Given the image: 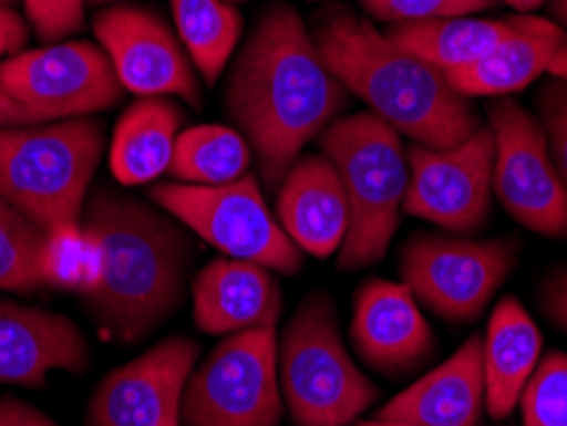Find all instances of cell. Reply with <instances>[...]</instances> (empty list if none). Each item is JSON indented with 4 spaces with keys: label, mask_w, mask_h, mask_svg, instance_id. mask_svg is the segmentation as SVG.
<instances>
[{
    "label": "cell",
    "mask_w": 567,
    "mask_h": 426,
    "mask_svg": "<svg viewBox=\"0 0 567 426\" xmlns=\"http://www.w3.org/2000/svg\"><path fill=\"white\" fill-rule=\"evenodd\" d=\"M491 133L494 191L508 215L539 236H567V195L539 121L504 97L491 107Z\"/></svg>",
    "instance_id": "30bf717a"
},
{
    "label": "cell",
    "mask_w": 567,
    "mask_h": 426,
    "mask_svg": "<svg viewBox=\"0 0 567 426\" xmlns=\"http://www.w3.org/2000/svg\"><path fill=\"white\" fill-rule=\"evenodd\" d=\"M187 115L166 97H138L115 123L111 172L126 187L154 181L169 172L174 146Z\"/></svg>",
    "instance_id": "7402d4cb"
},
{
    "label": "cell",
    "mask_w": 567,
    "mask_h": 426,
    "mask_svg": "<svg viewBox=\"0 0 567 426\" xmlns=\"http://www.w3.org/2000/svg\"><path fill=\"white\" fill-rule=\"evenodd\" d=\"M82 228L105 256L97 287L82 297L93 320L123 342H138L177 312L195 246L162 207L100 187L82 210Z\"/></svg>",
    "instance_id": "7a4b0ae2"
},
{
    "label": "cell",
    "mask_w": 567,
    "mask_h": 426,
    "mask_svg": "<svg viewBox=\"0 0 567 426\" xmlns=\"http://www.w3.org/2000/svg\"><path fill=\"white\" fill-rule=\"evenodd\" d=\"M90 3H93V6H103V3H118V0H90ZM121 3H123V0H121Z\"/></svg>",
    "instance_id": "ab89813d"
},
{
    "label": "cell",
    "mask_w": 567,
    "mask_h": 426,
    "mask_svg": "<svg viewBox=\"0 0 567 426\" xmlns=\"http://www.w3.org/2000/svg\"><path fill=\"white\" fill-rule=\"evenodd\" d=\"M0 90L37 123L87 118L118 105L123 85L103 49L56 41L0 62Z\"/></svg>",
    "instance_id": "9c48e42d"
},
{
    "label": "cell",
    "mask_w": 567,
    "mask_h": 426,
    "mask_svg": "<svg viewBox=\"0 0 567 426\" xmlns=\"http://www.w3.org/2000/svg\"><path fill=\"white\" fill-rule=\"evenodd\" d=\"M350 337L358 355L381 373H406L435 347L432 328L406 283L365 281L355 294Z\"/></svg>",
    "instance_id": "2e32d148"
},
{
    "label": "cell",
    "mask_w": 567,
    "mask_h": 426,
    "mask_svg": "<svg viewBox=\"0 0 567 426\" xmlns=\"http://www.w3.org/2000/svg\"><path fill=\"white\" fill-rule=\"evenodd\" d=\"M539 350L542 335L527 309L512 297L502 299L483 337V383L494 419H504L519 406L522 391L539 365Z\"/></svg>",
    "instance_id": "44dd1931"
},
{
    "label": "cell",
    "mask_w": 567,
    "mask_h": 426,
    "mask_svg": "<svg viewBox=\"0 0 567 426\" xmlns=\"http://www.w3.org/2000/svg\"><path fill=\"white\" fill-rule=\"evenodd\" d=\"M524 426H567V355L549 353L519 398Z\"/></svg>",
    "instance_id": "83f0119b"
},
{
    "label": "cell",
    "mask_w": 567,
    "mask_h": 426,
    "mask_svg": "<svg viewBox=\"0 0 567 426\" xmlns=\"http://www.w3.org/2000/svg\"><path fill=\"white\" fill-rule=\"evenodd\" d=\"M44 230L0 197V289L37 294L47 289L41 279Z\"/></svg>",
    "instance_id": "4316f807"
},
{
    "label": "cell",
    "mask_w": 567,
    "mask_h": 426,
    "mask_svg": "<svg viewBox=\"0 0 567 426\" xmlns=\"http://www.w3.org/2000/svg\"><path fill=\"white\" fill-rule=\"evenodd\" d=\"M254 148L228 125H192L179 133L169 174L182 184L223 187L246 177Z\"/></svg>",
    "instance_id": "d4e9b609"
},
{
    "label": "cell",
    "mask_w": 567,
    "mask_h": 426,
    "mask_svg": "<svg viewBox=\"0 0 567 426\" xmlns=\"http://www.w3.org/2000/svg\"><path fill=\"white\" fill-rule=\"evenodd\" d=\"M320 152L346 187L350 228L340 246V269L379 263L399 228L410 187V156L402 138L373 113L338 118L322 131Z\"/></svg>",
    "instance_id": "277c9868"
},
{
    "label": "cell",
    "mask_w": 567,
    "mask_h": 426,
    "mask_svg": "<svg viewBox=\"0 0 567 426\" xmlns=\"http://www.w3.org/2000/svg\"><path fill=\"white\" fill-rule=\"evenodd\" d=\"M542 306L549 320L567 330V271L555 273L542 289Z\"/></svg>",
    "instance_id": "836d02e7"
},
{
    "label": "cell",
    "mask_w": 567,
    "mask_h": 426,
    "mask_svg": "<svg viewBox=\"0 0 567 426\" xmlns=\"http://www.w3.org/2000/svg\"><path fill=\"white\" fill-rule=\"evenodd\" d=\"M358 426H420V424H404V422H379V419H373V422H361Z\"/></svg>",
    "instance_id": "f35d334b"
},
{
    "label": "cell",
    "mask_w": 567,
    "mask_h": 426,
    "mask_svg": "<svg viewBox=\"0 0 567 426\" xmlns=\"http://www.w3.org/2000/svg\"><path fill=\"white\" fill-rule=\"evenodd\" d=\"M371 19L381 23H412L435 19H463L491 11L496 0H358Z\"/></svg>",
    "instance_id": "f1b7e54d"
},
{
    "label": "cell",
    "mask_w": 567,
    "mask_h": 426,
    "mask_svg": "<svg viewBox=\"0 0 567 426\" xmlns=\"http://www.w3.org/2000/svg\"><path fill=\"white\" fill-rule=\"evenodd\" d=\"M281 398L277 330L236 332L192 371L182 398V424L277 426Z\"/></svg>",
    "instance_id": "ba28073f"
},
{
    "label": "cell",
    "mask_w": 567,
    "mask_h": 426,
    "mask_svg": "<svg viewBox=\"0 0 567 426\" xmlns=\"http://www.w3.org/2000/svg\"><path fill=\"white\" fill-rule=\"evenodd\" d=\"M33 123L37 121L31 118V113L23 111L16 100H11L3 90H0V128H6V125H33Z\"/></svg>",
    "instance_id": "e575fe53"
},
{
    "label": "cell",
    "mask_w": 567,
    "mask_h": 426,
    "mask_svg": "<svg viewBox=\"0 0 567 426\" xmlns=\"http://www.w3.org/2000/svg\"><path fill=\"white\" fill-rule=\"evenodd\" d=\"M348 105V90L317 52L312 31L289 6H274L256 29L228 82V111L277 187L312 138Z\"/></svg>",
    "instance_id": "6da1fadb"
},
{
    "label": "cell",
    "mask_w": 567,
    "mask_h": 426,
    "mask_svg": "<svg viewBox=\"0 0 567 426\" xmlns=\"http://www.w3.org/2000/svg\"><path fill=\"white\" fill-rule=\"evenodd\" d=\"M565 41L567 31L557 23L537 15H514L508 19L506 37L483 60L447 74V82L463 97L512 95L547 74Z\"/></svg>",
    "instance_id": "ffe728a7"
},
{
    "label": "cell",
    "mask_w": 567,
    "mask_h": 426,
    "mask_svg": "<svg viewBox=\"0 0 567 426\" xmlns=\"http://www.w3.org/2000/svg\"><path fill=\"white\" fill-rule=\"evenodd\" d=\"M93 29L123 87L138 97L174 95L195 107L203 103L195 64L152 8L111 6L95 15Z\"/></svg>",
    "instance_id": "4fadbf2b"
},
{
    "label": "cell",
    "mask_w": 567,
    "mask_h": 426,
    "mask_svg": "<svg viewBox=\"0 0 567 426\" xmlns=\"http://www.w3.org/2000/svg\"><path fill=\"white\" fill-rule=\"evenodd\" d=\"M506 33L508 19L478 21L463 15V19L394 23L386 31V39L402 52L435 66L447 77V74L461 72L465 66L483 60Z\"/></svg>",
    "instance_id": "603a6c76"
},
{
    "label": "cell",
    "mask_w": 567,
    "mask_h": 426,
    "mask_svg": "<svg viewBox=\"0 0 567 426\" xmlns=\"http://www.w3.org/2000/svg\"><path fill=\"white\" fill-rule=\"evenodd\" d=\"M39 266L47 287L78 291L80 297H85L103 279L105 256L82 222L72 220L44 232Z\"/></svg>",
    "instance_id": "484cf974"
},
{
    "label": "cell",
    "mask_w": 567,
    "mask_h": 426,
    "mask_svg": "<svg viewBox=\"0 0 567 426\" xmlns=\"http://www.w3.org/2000/svg\"><path fill=\"white\" fill-rule=\"evenodd\" d=\"M547 74H553L555 80L567 82V41L560 46V52L555 54V60H553V64H549Z\"/></svg>",
    "instance_id": "d590c367"
},
{
    "label": "cell",
    "mask_w": 567,
    "mask_h": 426,
    "mask_svg": "<svg viewBox=\"0 0 567 426\" xmlns=\"http://www.w3.org/2000/svg\"><path fill=\"white\" fill-rule=\"evenodd\" d=\"M312 37L340 85L420 146L453 148L481 128L468 97L445 74L402 52L386 33L348 8L336 6L322 13Z\"/></svg>",
    "instance_id": "3957f363"
},
{
    "label": "cell",
    "mask_w": 567,
    "mask_h": 426,
    "mask_svg": "<svg viewBox=\"0 0 567 426\" xmlns=\"http://www.w3.org/2000/svg\"><path fill=\"white\" fill-rule=\"evenodd\" d=\"M514 266L506 240L420 236L402 250V276L412 294L450 322L475 320Z\"/></svg>",
    "instance_id": "8fae6325"
},
{
    "label": "cell",
    "mask_w": 567,
    "mask_h": 426,
    "mask_svg": "<svg viewBox=\"0 0 567 426\" xmlns=\"http://www.w3.org/2000/svg\"><path fill=\"white\" fill-rule=\"evenodd\" d=\"M199 347L172 337L105 375L90 401L87 426H182V398Z\"/></svg>",
    "instance_id": "5bb4252c"
},
{
    "label": "cell",
    "mask_w": 567,
    "mask_h": 426,
    "mask_svg": "<svg viewBox=\"0 0 567 426\" xmlns=\"http://www.w3.org/2000/svg\"><path fill=\"white\" fill-rule=\"evenodd\" d=\"M277 217L291 243L315 258H330L343 246L350 228L346 187L322 154L291 164L281 179Z\"/></svg>",
    "instance_id": "ac0fdd59"
},
{
    "label": "cell",
    "mask_w": 567,
    "mask_h": 426,
    "mask_svg": "<svg viewBox=\"0 0 567 426\" xmlns=\"http://www.w3.org/2000/svg\"><path fill=\"white\" fill-rule=\"evenodd\" d=\"M90 345L70 316L0 299V383L41 388L52 371L85 373Z\"/></svg>",
    "instance_id": "9a60e30c"
},
{
    "label": "cell",
    "mask_w": 567,
    "mask_h": 426,
    "mask_svg": "<svg viewBox=\"0 0 567 426\" xmlns=\"http://www.w3.org/2000/svg\"><path fill=\"white\" fill-rule=\"evenodd\" d=\"M539 125L547 136L549 156H553L557 177L567 195V82L553 80L537 95Z\"/></svg>",
    "instance_id": "f546056e"
},
{
    "label": "cell",
    "mask_w": 567,
    "mask_h": 426,
    "mask_svg": "<svg viewBox=\"0 0 567 426\" xmlns=\"http://www.w3.org/2000/svg\"><path fill=\"white\" fill-rule=\"evenodd\" d=\"M483 404V340L473 335L435 371L391 398L377 419L420 426H478Z\"/></svg>",
    "instance_id": "d6986e66"
},
{
    "label": "cell",
    "mask_w": 567,
    "mask_h": 426,
    "mask_svg": "<svg viewBox=\"0 0 567 426\" xmlns=\"http://www.w3.org/2000/svg\"><path fill=\"white\" fill-rule=\"evenodd\" d=\"M103 133L93 118L0 128V197L44 232L80 220L103 156Z\"/></svg>",
    "instance_id": "5b68a950"
},
{
    "label": "cell",
    "mask_w": 567,
    "mask_h": 426,
    "mask_svg": "<svg viewBox=\"0 0 567 426\" xmlns=\"http://www.w3.org/2000/svg\"><path fill=\"white\" fill-rule=\"evenodd\" d=\"M192 309L199 332L236 335L274 328L281 314V291L266 266L218 258L192 281Z\"/></svg>",
    "instance_id": "e0dca14e"
},
{
    "label": "cell",
    "mask_w": 567,
    "mask_h": 426,
    "mask_svg": "<svg viewBox=\"0 0 567 426\" xmlns=\"http://www.w3.org/2000/svg\"><path fill=\"white\" fill-rule=\"evenodd\" d=\"M13 3V0H0V6H11Z\"/></svg>",
    "instance_id": "b9f144b4"
},
{
    "label": "cell",
    "mask_w": 567,
    "mask_h": 426,
    "mask_svg": "<svg viewBox=\"0 0 567 426\" xmlns=\"http://www.w3.org/2000/svg\"><path fill=\"white\" fill-rule=\"evenodd\" d=\"M0 426H60L44 412L33 408L13 396L0 398Z\"/></svg>",
    "instance_id": "d6a6232c"
},
{
    "label": "cell",
    "mask_w": 567,
    "mask_h": 426,
    "mask_svg": "<svg viewBox=\"0 0 567 426\" xmlns=\"http://www.w3.org/2000/svg\"><path fill=\"white\" fill-rule=\"evenodd\" d=\"M279 386L297 426H348L379 398V388L350 361L336 306L324 294L299 306L284 332Z\"/></svg>",
    "instance_id": "8992f818"
},
{
    "label": "cell",
    "mask_w": 567,
    "mask_h": 426,
    "mask_svg": "<svg viewBox=\"0 0 567 426\" xmlns=\"http://www.w3.org/2000/svg\"><path fill=\"white\" fill-rule=\"evenodd\" d=\"M172 15L189 62L207 85H215L244 33L236 6L225 0H172Z\"/></svg>",
    "instance_id": "cb8c5ba5"
},
{
    "label": "cell",
    "mask_w": 567,
    "mask_h": 426,
    "mask_svg": "<svg viewBox=\"0 0 567 426\" xmlns=\"http://www.w3.org/2000/svg\"><path fill=\"white\" fill-rule=\"evenodd\" d=\"M553 11H555V15H557V21H560L563 27L567 29V0H555Z\"/></svg>",
    "instance_id": "74e56055"
},
{
    "label": "cell",
    "mask_w": 567,
    "mask_h": 426,
    "mask_svg": "<svg viewBox=\"0 0 567 426\" xmlns=\"http://www.w3.org/2000/svg\"><path fill=\"white\" fill-rule=\"evenodd\" d=\"M29 37V21L21 13H16L11 6H0V62L27 52Z\"/></svg>",
    "instance_id": "1f68e13d"
},
{
    "label": "cell",
    "mask_w": 567,
    "mask_h": 426,
    "mask_svg": "<svg viewBox=\"0 0 567 426\" xmlns=\"http://www.w3.org/2000/svg\"><path fill=\"white\" fill-rule=\"evenodd\" d=\"M404 212L453 232L478 230L494 197V133L481 125L453 148L412 146Z\"/></svg>",
    "instance_id": "7c38bea8"
},
{
    "label": "cell",
    "mask_w": 567,
    "mask_h": 426,
    "mask_svg": "<svg viewBox=\"0 0 567 426\" xmlns=\"http://www.w3.org/2000/svg\"><path fill=\"white\" fill-rule=\"evenodd\" d=\"M87 0H23L27 19L44 44H56L85 27Z\"/></svg>",
    "instance_id": "4dcf8cb0"
},
{
    "label": "cell",
    "mask_w": 567,
    "mask_h": 426,
    "mask_svg": "<svg viewBox=\"0 0 567 426\" xmlns=\"http://www.w3.org/2000/svg\"><path fill=\"white\" fill-rule=\"evenodd\" d=\"M225 3L233 6V3H246V0H225Z\"/></svg>",
    "instance_id": "60d3db41"
},
{
    "label": "cell",
    "mask_w": 567,
    "mask_h": 426,
    "mask_svg": "<svg viewBox=\"0 0 567 426\" xmlns=\"http://www.w3.org/2000/svg\"><path fill=\"white\" fill-rule=\"evenodd\" d=\"M152 202L225 256L284 276L302 269V250L291 243L279 217L269 210L251 174L223 187L158 184L152 189Z\"/></svg>",
    "instance_id": "52a82bcc"
},
{
    "label": "cell",
    "mask_w": 567,
    "mask_h": 426,
    "mask_svg": "<svg viewBox=\"0 0 567 426\" xmlns=\"http://www.w3.org/2000/svg\"><path fill=\"white\" fill-rule=\"evenodd\" d=\"M502 3L516 8V11H535L542 3H547V0H502Z\"/></svg>",
    "instance_id": "8d00e7d4"
}]
</instances>
